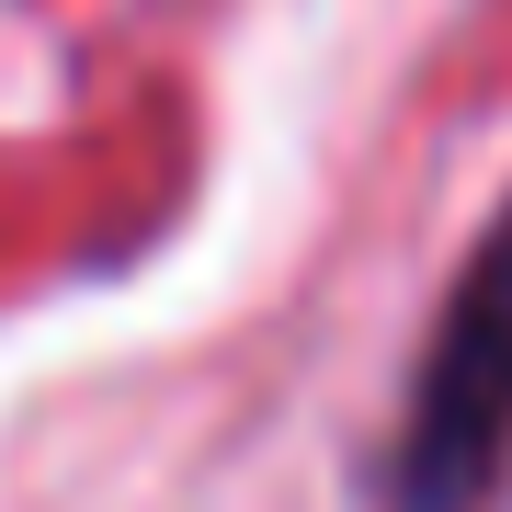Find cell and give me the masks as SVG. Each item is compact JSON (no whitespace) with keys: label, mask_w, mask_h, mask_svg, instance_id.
<instances>
[{"label":"cell","mask_w":512,"mask_h":512,"mask_svg":"<svg viewBox=\"0 0 512 512\" xmlns=\"http://www.w3.org/2000/svg\"><path fill=\"white\" fill-rule=\"evenodd\" d=\"M512 478V194L456 262L433 330L410 353L399 433H387L376 501L387 512H501Z\"/></svg>","instance_id":"obj_1"}]
</instances>
